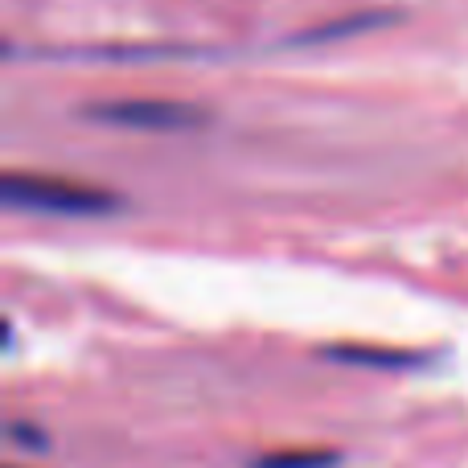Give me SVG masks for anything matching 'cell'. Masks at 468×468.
Returning <instances> with one entry per match:
<instances>
[{
  "mask_svg": "<svg viewBox=\"0 0 468 468\" xmlns=\"http://www.w3.org/2000/svg\"><path fill=\"white\" fill-rule=\"evenodd\" d=\"M0 197L13 210L33 214H62V218H90V214H107L115 197L107 189H90L79 181L46 177V173H8L0 181Z\"/></svg>",
  "mask_w": 468,
  "mask_h": 468,
  "instance_id": "obj_1",
  "label": "cell"
},
{
  "mask_svg": "<svg viewBox=\"0 0 468 468\" xmlns=\"http://www.w3.org/2000/svg\"><path fill=\"white\" fill-rule=\"evenodd\" d=\"M90 120L132 132H189L206 123V112L181 99H115V103L87 107Z\"/></svg>",
  "mask_w": 468,
  "mask_h": 468,
  "instance_id": "obj_2",
  "label": "cell"
},
{
  "mask_svg": "<svg viewBox=\"0 0 468 468\" xmlns=\"http://www.w3.org/2000/svg\"><path fill=\"white\" fill-rule=\"evenodd\" d=\"M337 452L329 448H288V452H267L250 468H333Z\"/></svg>",
  "mask_w": 468,
  "mask_h": 468,
  "instance_id": "obj_3",
  "label": "cell"
},
{
  "mask_svg": "<svg viewBox=\"0 0 468 468\" xmlns=\"http://www.w3.org/2000/svg\"><path fill=\"white\" fill-rule=\"evenodd\" d=\"M333 357H341V362H366V366H407V362H420V357L411 354H390V349H362V346H341L333 349Z\"/></svg>",
  "mask_w": 468,
  "mask_h": 468,
  "instance_id": "obj_4",
  "label": "cell"
},
{
  "mask_svg": "<svg viewBox=\"0 0 468 468\" xmlns=\"http://www.w3.org/2000/svg\"><path fill=\"white\" fill-rule=\"evenodd\" d=\"M8 440H13L16 448H46V431L41 428H29V423H8Z\"/></svg>",
  "mask_w": 468,
  "mask_h": 468,
  "instance_id": "obj_5",
  "label": "cell"
},
{
  "mask_svg": "<svg viewBox=\"0 0 468 468\" xmlns=\"http://www.w3.org/2000/svg\"><path fill=\"white\" fill-rule=\"evenodd\" d=\"M8 468H13V464H8Z\"/></svg>",
  "mask_w": 468,
  "mask_h": 468,
  "instance_id": "obj_6",
  "label": "cell"
}]
</instances>
